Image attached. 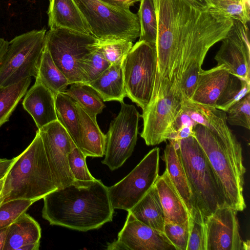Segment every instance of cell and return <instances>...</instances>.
<instances>
[{
  "label": "cell",
  "mask_w": 250,
  "mask_h": 250,
  "mask_svg": "<svg viewBox=\"0 0 250 250\" xmlns=\"http://www.w3.org/2000/svg\"><path fill=\"white\" fill-rule=\"evenodd\" d=\"M111 63L104 57L99 47L84 58L80 63L82 83L87 84L98 78Z\"/></svg>",
  "instance_id": "33"
},
{
  "label": "cell",
  "mask_w": 250,
  "mask_h": 250,
  "mask_svg": "<svg viewBox=\"0 0 250 250\" xmlns=\"http://www.w3.org/2000/svg\"><path fill=\"white\" fill-rule=\"evenodd\" d=\"M159 147L151 150L124 178L108 187L114 209H131L153 187L159 176Z\"/></svg>",
  "instance_id": "11"
},
{
  "label": "cell",
  "mask_w": 250,
  "mask_h": 250,
  "mask_svg": "<svg viewBox=\"0 0 250 250\" xmlns=\"http://www.w3.org/2000/svg\"><path fill=\"white\" fill-rule=\"evenodd\" d=\"M109 250H176L163 232L135 218L128 212L125 225L118 237L108 244Z\"/></svg>",
  "instance_id": "16"
},
{
  "label": "cell",
  "mask_w": 250,
  "mask_h": 250,
  "mask_svg": "<svg viewBox=\"0 0 250 250\" xmlns=\"http://www.w3.org/2000/svg\"><path fill=\"white\" fill-rule=\"evenodd\" d=\"M237 212L226 206L206 218V250H250L249 240L240 236Z\"/></svg>",
  "instance_id": "15"
},
{
  "label": "cell",
  "mask_w": 250,
  "mask_h": 250,
  "mask_svg": "<svg viewBox=\"0 0 250 250\" xmlns=\"http://www.w3.org/2000/svg\"><path fill=\"white\" fill-rule=\"evenodd\" d=\"M55 108L57 120L66 130L77 146L80 126L75 102L68 95L60 93L56 96Z\"/></svg>",
  "instance_id": "27"
},
{
  "label": "cell",
  "mask_w": 250,
  "mask_h": 250,
  "mask_svg": "<svg viewBox=\"0 0 250 250\" xmlns=\"http://www.w3.org/2000/svg\"><path fill=\"white\" fill-rule=\"evenodd\" d=\"M93 88L104 102H124L126 97L122 64H111L98 78L85 84Z\"/></svg>",
  "instance_id": "24"
},
{
  "label": "cell",
  "mask_w": 250,
  "mask_h": 250,
  "mask_svg": "<svg viewBox=\"0 0 250 250\" xmlns=\"http://www.w3.org/2000/svg\"><path fill=\"white\" fill-rule=\"evenodd\" d=\"M177 148L195 204L205 219L227 206L217 176L194 136L170 141Z\"/></svg>",
  "instance_id": "5"
},
{
  "label": "cell",
  "mask_w": 250,
  "mask_h": 250,
  "mask_svg": "<svg viewBox=\"0 0 250 250\" xmlns=\"http://www.w3.org/2000/svg\"><path fill=\"white\" fill-rule=\"evenodd\" d=\"M171 82L161 78L156 72L150 101L143 110L141 137L147 146H155L168 140L171 128L181 107Z\"/></svg>",
  "instance_id": "9"
},
{
  "label": "cell",
  "mask_w": 250,
  "mask_h": 250,
  "mask_svg": "<svg viewBox=\"0 0 250 250\" xmlns=\"http://www.w3.org/2000/svg\"><path fill=\"white\" fill-rule=\"evenodd\" d=\"M7 228L0 229V250H3L7 231Z\"/></svg>",
  "instance_id": "44"
},
{
  "label": "cell",
  "mask_w": 250,
  "mask_h": 250,
  "mask_svg": "<svg viewBox=\"0 0 250 250\" xmlns=\"http://www.w3.org/2000/svg\"><path fill=\"white\" fill-rule=\"evenodd\" d=\"M41 238L39 224L25 212L8 227L3 250H38Z\"/></svg>",
  "instance_id": "19"
},
{
  "label": "cell",
  "mask_w": 250,
  "mask_h": 250,
  "mask_svg": "<svg viewBox=\"0 0 250 250\" xmlns=\"http://www.w3.org/2000/svg\"><path fill=\"white\" fill-rule=\"evenodd\" d=\"M100 40L87 34L66 28L46 31L45 46L58 68L70 84L82 83L80 63L99 46Z\"/></svg>",
  "instance_id": "8"
},
{
  "label": "cell",
  "mask_w": 250,
  "mask_h": 250,
  "mask_svg": "<svg viewBox=\"0 0 250 250\" xmlns=\"http://www.w3.org/2000/svg\"><path fill=\"white\" fill-rule=\"evenodd\" d=\"M86 157L73 142L72 148L68 155V163L75 180L92 181L96 179L93 177L88 169Z\"/></svg>",
  "instance_id": "38"
},
{
  "label": "cell",
  "mask_w": 250,
  "mask_h": 250,
  "mask_svg": "<svg viewBox=\"0 0 250 250\" xmlns=\"http://www.w3.org/2000/svg\"><path fill=\"white\" fill-rule=\"evenodd\" d=\"M209 8L215 9L233 20L244 24L250 21V0H205Z\"/></svg>",
  "instance_id": "31"
},
{
  "label": "cell",
  "mask_w": 250,
  "mask_h": 250,
  "mask_svg": "<svg viewBox=\"0 0 250 250\" xmlns=\"http://www.w3.org/2000/svg\"><path fill=\"white\" fill-rule=\"evenodd\" d=\"M157 21V73L171 82L174 93L191 98L209 49L222 41L233 20L187 0H153Z\"/></svg>",
  "instance_id": "1"
},
{
  "label": "cell",
  "mask_w": 250,
  "mask_h": 250,
  "mask_svg": "<svg viewBox=\"0 0 250 250\" xmlns=\"http://www.w3.org/2000/svg\"><path fill=\"white\" fill-rule=\"evenodd\" d=\"M189 230L188 220L183 224L165 223L164 233L176 250H187Z\"/></svg>",
  "instance_id": "39"
},
{
  "label": "cell",
  "mask_w": 250,
  "mask_h": 250,
  "mask_svg": "<svg viewBox=\"0 0 250 250\" xmlns=\"http://www.w3.org/2000/svg\"><path fill=\"white\" fill-rule=\"evenodd\" d=\"M80 132L77 147L86 157H102L104 155L106 135L101 130L96 119L92 118L75 102Z\"/></svg>",
  "instance_id": "22"
},
{
  "label": "cell",
  "mask_w": 250,
  "mask_h": 250,
  "mask_svg": "<svg viewBox=\"0 0 250 250\" xmlns=\"http://www.w3.org/2000/svg\"><path fill=\"white\" fill-rule=\"evenodd\" d=\"M31 82V78H27L0 87V126L8 121L19 102L27 92Z\"/></svg>",
  "instance_id": "29"
},
{
  "label": "cell",
  "mask_w": 250,
  "mask_h": 250,
  "mask_svg": "<svg viewBox=\"0 0 250 250\" xmlns=\"http://www.w3.org/2000/svg\"><path fill=\"white\" fill-rule=\"evenodd\" d=\"M9 42L0 38V64L7 51Z\"/></svg>",
  "instance_id": "43"
},
{
  "label": "cell",
  "mask_w": 250,
  "mask_h": 250,
  "mask_svg": "<svg viewBox=\"0 0 250 250\" xmlns=\"http://www.w3.org/2000/svg\"><path fill=\"white\" fill-rule=\"evenodd\" d=\"M215 56L217 65H223L233 76L250 81V48L247 24L233 20L227 36L221 41Z\"/></svg>",
  "instance_id": "14"
},
{
  "label": "cell",
  "mask_w": 250,
  "mask_h": 250,
  "mask_svg": "<svg viewBox=\"0 0 250 250\" xmlns=\"http://www.w3.org/2000/svg\"><path fill=\"white\" fill-rule=\"evenodd\" d=\"M57 189L37 131L30 144L15 157L4 177L0 198L3 202L16 199L36 202Z\"/></svg>",
  "instance_id": "4"
},
{
  "label": "cell",
  "mask_w": 250,
  "mask_h": 250,
  "mask_svg": "<svg viewBox=\"0 0 250 250\" xmlns=\"http://www.w3.org/2000/svg\"><path fill=\"white\" fill-rule=\"evenodd\" d=\"M153 186L163 208L165 223L183 224L188 222V212L166 170L159 175Z\"/></svg>",
  "instance_id": "20"
},
{
  "label": "cell",
  "mask_w": 250,
  "mask_h": 250,
  "mask_svg": "<svg viewBox=\"0 0 250 250\" xmlns=\"http://www.w3.org/2000/svg\"><path fill=\"white\" fill-rule=\"evenodd\" d=\"M35 202L34 200L24 199L2 202L0 204V229L8 227Z\"/></svg>",
  "instance_id": "35"
},
{
  "label": "cell",
  "mask_w": 250,
  "mask_h": 250,
  "mask_svg": "<svg viewBox=\"0 0 250 250\" xmlns=\"http://www.w3.org/2000/svg\"><path fill=\"white\" fill-rule=\"evenodd\" d=\"M4 181V177L0 180V202H1V201L3 202L2 200L0 198V197H1V194L2 193Z\"/></svg>",
  "instance_id": "45"
},
{
  "label": "cell",
  "mask_w": 250,
  "mask_h": 250,
  "mask_svg": "<svg viewBox=\"0 0 250 250\" xmlns=\"http://www.w3.org/2000/svg\"><path fill=\"white\" fill-rule=\"evenodd\" d=\"M47 15L50 29L66 28L90 34L74 0H49Z\"/></svg>",
  "instance_id": "21"
},
{
  "label": "cell",
  "mask_w": 250,
  "mask_h": 250,
  "mask_svg": "<svg viewBox=\"0 0 250 250\" xmlns=\"http://www.w3.org/2000/svg\"><path fill=\"white\" fill-rule=\"evenodd\" d=\"M2 202V201L0 202V204Z\"/></svg>",
  "instance_id": "46"
},
{
  "label": "cell",
  "mask_w": 250,
  "mask_h": 250,
  "mask_svg": "<svg viewBox=\"0 0 250 250\" xmlns=\"http://www.w3.org/2000/svg\"><path fill=\"white\" fill-rule=\"evenodd\" d=\"M43 199L42 217L51 225L86 231L112 221L108 187L100 180H75Z\"/></svg>",
  "instance_id": "2"
},
{
  "label": "cell",
  "mask_w": 250,
  "mask_h": 250,
  "mask_svg": "<svg viewBox=\"0 0 250 250\" xmlns=\"http://www.w3.org/2000/svg\"><path fill=\"white\" fill-rule=\"evenodd\" d=\"M54 94L38 80L26 93L24 109L33 118L38 129L57 120Z\"/></svg>",
  "instance_id": "18"
},
{
  "label": "cell",
  "mask_w": 250,
  "mask_h": 250,
  "mask_svg": "<svg viewBox=\"0 0 250 250\" xmlns=\"http://www.w3.org/2000/svg\"><path fill=\"white\" fill-rule=\"evenodd\" d=\"M250 92V81L231 75L227 87L217 102L215 108L226 112Z\"/></svg>",
  "instance_id": "32"
},
{
  "label": "cell",
  "mask_w": 250,
  "mask_h": 250,
  "mask_svg": "<svg viewBox=\"0 0 250 250\" xmlns=\"http://www.w3.org/2000/svg\"><path fill=\"white\" fill-rule=\"evenodd\" d=\"M15 159V157L11 159L0 158V180L5 176Z\"/></svg>",
  "instance_id": "41"
},
{
  "label": "cell",
  "mask_w": 250,
  "mask_h": 250,
  "mask_svg": "<svg viewBox=\"0 0 250 250\" xmlns=\"http://www.w3.org/2000/svg\"><path fill=\"white\" fill-rule=\"evenodd\" d=\"M205 219L195 208L189 217V237L187 250H206Z\"/></svg>",
  "instance_id": "34"
},
{
  "label": "cell",
  "mask_w": 250,
  "mask_h": 250,
  "mask_svg": "<svg viewBox=\"0 0 250 250\" xmlns=\"http://www.w3.org/2000/svg\"><path fill=\"white\" fill-rule=\"evenodd\" d=\"M128 212L145 225L164 233V213L157 191L154 186Z\"/></svg>",
  "instance_id": "25"
},
{
  "label": "cell",
  "mask_w": 250,
  "mask_h": 250,
  "mask_svg": "<svg viewBox=\"0 0 250 250\" xmlns=\"http://www.w3.org/2000/svg\"><path fill=\"white\" fill-rule=\"evenodd\" d=\"M44 148L54 182L57 188L71 183L74 178L68 163V155L73 142L65 128L57 120L38 130Z\"/></svg>",
  "instance_id": "13"
},
{
  "label": "cell",
  "mask_w": 250,
  "mask_h": 250,
  "mask_svg": "<svg viewBox=\"0 0 250 250\" xmlns=\"http://www.w3.org/2000/svg\"><path fill=\"white\" fill-rule=\"evenodd\" d=\"M137 16L140 27L139 41L155 44L157 34V21L153 0H140Z\"/></svg>",
  "instance_id": "30"
},
{
  "label": "cell",
  "mask_w": 250,
  "mask_h": 250,
  "mask_svg": "<svg viewBox=\"0 0 250 250\" xmlns=\"http://www.w3.org/2000/svg\"><path fill=\"white\" fill-rule=\"evenodd\" d=\"M46 30H33L9 42L0 64V87L37 77L45 45Z\"/></svg>",
  "instance_id": "7"
},
{
  "label": "cell",
  "mask_w": 250,
  "mask_h": 250,
  "mask_svg": "<svg viewBox=\"0 0 250 250\" xmlns=\"http://www.w3.org/2000/svg\"><path fill=\"white\" fill-rule=\"evenodd\" d=\"M169 141V143L165 149L163 156L166 163V170L184 202L189 215H191L195 208V204L178 150L173 143Z\"/></svg>",
  "instance_id": "23"
},
{
  "label": "cell",
  "mask_w": 250,
  "mask_h": 250,
  "mask_svg": "<svg viewBox=\"0 0 250 250\" xmlns=\"http://www.w3.org/2000/svg\"><path fill=\"white\" fill-rule=\"evenodd\" d=\"M231 75L223 65L209 70L201 69L191 99L202 105L215 108L217 101L227 87Z\"/></svg>",
  "instance_id": "17"
},
{
  "label": "cell",
  "mask_w": 250,
  "mask_h": 250,
  "mask_svg": "<svg viewBox=\"0 0 250 250\" xmlns=\"http://www.w3.org/2000/svg\"><path fill=\"white\" fill-rule=\"evenodd\" d=\"M90 34L100 41L125 40L134 42L140 36L137 14L117 8L99 0H74Z\"/></svg>",
  "instance_id": "6"
},
{
  "label": "cell",
  "mask_w": 250,
  "mask_h": 250,
  "mask_svg": "<svg viewBox=\"0 0 250 250\" xmlns=\"http://www.w3.org/2000/svg\"><path fill=\"white\" fill-rule=\"evenodd\" d=\"M227 121L232 125L250 129V94L249 93L227 111Z\"/></svg>",
  "instance_id": "37"
},
{
  "label": "cell",
  "mask_w": 250,
  "mask_h": 250,
  "mask_svg": "<svg viewBox=\"0 0 250 250\" xmlns=\"http://www.w3.org/2000/svg\"><path fill=\"white\" fill-rule=\"evenodd\" d=\"M36 79L38 80L56 96L70 84L68 80L53 62L45 45Z\"/></svg>",
  "instance_id": "26"
},
{
  "label": "cell",
  "mask_w": 250,
  "mask_h": 250,
  "mask_svg": "<svg viewBox=\"0 0 250 250\" xmlns=\"http://www.w3.org/2000/svg\"><path fill=\"white\" fill-rule=\"evenodd\" d=\"M194 136L206 153L223 189L226 204L237 211L245 209L243 190L246 168L237 139L224 141L206 126L197 124Z\"/></svg>",
  "instance_id": "3"
},
{
  "label": "cell",
  "mask_w": 250,
  "mask_h": 250,
  "mask_svg": "<svg viewBox=\"0 0 250 250\" xmlns=\"http://www.w3.org/2000/svg\"><path fill=\"white\" fill-rule=\"evenodd\" d=\"M157 68L155 44L145 41L133 45L122 63L126 96L142 110L150 101Z\"/></svg>",
  "instance_id": "10"
},
{
  "label": "cell",
  "mask_w": 250,
  "mask_h": 250,
  "mask_svg": "<svg viewBox=\"0 0 250 250\" xmlns=\"http://www.w3.org/2000/svg\"><path fill=\"white\" fill-rule=\"evenodd\" d=\"M133 46L125 40L100 41V48L104 58L111 64H122Z\"/></svg>",
  "instance_id": "36"
},
{
  "label": "cell",
  "mask_w": 250,
  "mask_h": 250,
  "mask_svg": "<svg viewBox=\"0 0 250 250\" xmlns=\"http://www.w3.org/2000/svg\"><path fill=\"white\" fill-rule=\"evenodd\" d=\"M196 7L202 10H208L209 8L205 0H187Z\"/></svg>",
  "instance_id": "42"
},
{
  "label": "cell",
  "mask_w": 250,
  "mask_h": 250,
  "mask_svg": "<svg viewBox=\"0 0 250 250\" xmlns=\"http://www.w3.org/2000/svg\"><path fill=\"white\" fill-rule=\"evenodd\" d=\"M121 104L120 111L105 135V157L102 162L112 171L122 166L131 155L137 142L141 117L134 105L124 102Z\"/></svg>",
  "instance_id": "12"
},
{
  "label": "cell",
  "mask_w": 250,
  "mask_h": 250,
  "mask_svg": "<svg viewBox=\"0 0 250 250\" xmlns=\"http://www.w3.org/2000/svg\"><path fill=\"white\" fill-rule=\"evenodd\" d=\"M111 6L122 9L130 10V7L140 0H99Z\"/></svg>",
  "instance_id": "40"
},
{
  "label": "cell",
  "mask_w": 250,
  "mask_h": 250,
  "mask_svg": "<svg viewBox=\"0 0 250 250\" xmlns=\"http://www.w3.org/2000/svg\"><path fill=\"white\" fill-rule=\"evenodd\" d=\"M62 93L69 96L93 119L101 113L105 107L104 101L90 86L83 83H74Z\"/></svg>",
  "instance_id": "28"
}]
</instances>
